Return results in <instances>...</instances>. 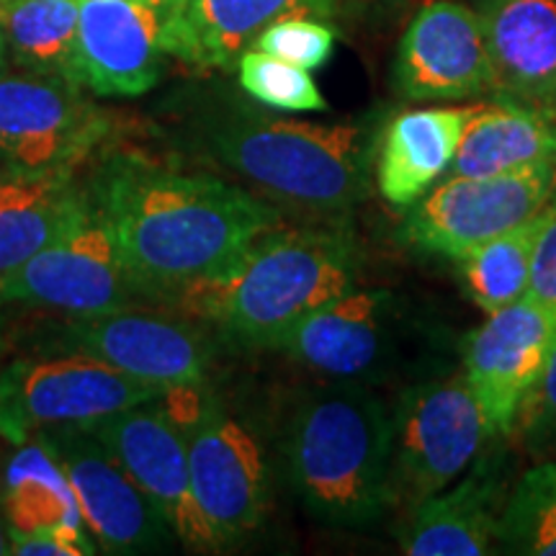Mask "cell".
<instances>
[{"label":"cell","mask_w":556,"mask_h":556,"mask_svg":"<svg viewBox=\"0 0 556 556\" xmlns=\"http://www.w3.org/2000/svg\"><path fill=\"white\" fill-rule=\"evenodd\" d=\"M142 299L178 291L227 266L287 214L232 180L114 152L86 184Z\"/></svg>","instance_id":"cell-1"},{"label":"cell","mask_w":556,"mask_h":556,"mask_svg":"<svg viewBox=\"0 0 556 556\" xmlns=\"http://www.w3.org/2000/svg\"><path fill=\"white\" fill-rule=\"evenodd\" d=\"M377 131L358 122L274 116L229 90L201 93L173 116V139L189 155L235 176L283 214L312 219H340L368 197Z\"/></svg>","instance_id":"cell-2"},{"label":"cell","mask_w":556,"mask_h":556,"mask_svg":"<svg viewBox=\"0 0 556 556\" xmlns=\"http://www.w3.org/2000/svg\"><path fill=\"white\" fill-rule=\"evenodd\" d=\"M358 276L361 253L343 222H283L168 304L227 343L274 348L299 319L356 289Z\"/></svg>","instance_id":"cell-3"},{"label":"cell","mask_w":556,"mask_h":556,"mask_svg":"<svg viewBox=\"0 0 556 556\" xmlns=\"http://www.w3.org/2000/svg\"><path fill=\"white\" fill-rule=\"evenodd\" d=\"M287 482L312 518L366 528L389 507L392 415L368 384L325 381L291 405L281 433Z\"/></svg>","instance_id":"cell-4"},{"label":"cell","mask_w":556,"mask_h":556,"mask_svg":"<svg viewBox=\"0 0 556 556\" xmlns=\"http://www.w3.org/2000/svg\"><path fill=\"white\" fill-rule=\"evenodd\" d=\"M189 446L193 495L219 552L240 546L266 520L268 462L258 438L229 415L212 389H178L163 397Z\"/></svg>","instance_id":"cell-5"},{"label":"cell","mask_w":556,"mask_h":556,"mask_svg":"<svg viewBox=\"0 0 556 556\" xmlns=\"http://www.w3.org/2000/svg\"><path fill=\"white\" fill-rule=\"evenodd\" d=\"M160 397L163 389L80 351L16 358L0 368V438L18 446L41 430L88 428Z\"/></svg>","instance_id":"cell-6"},{"label":"cell","mask_w":556,"mask_h":556,"mask_svg":"<svg viewBox=\"0 0 556 556\" xmlns=\"http://www.w3.org/2000/svg\"><path fill=\"white\" fill-rule=\"evenodd\" d=\"M495 441L467 377L405 389L392 415L389 507H415L467 471Z\"/></svg>","instance_id":"cell-7"},{"label":"cell","mask_w":556,"mask_h":556,"mask_svg":"<svg viewBox=\"0 0 556 556\" xmlns=\"http://www.w3.org/2000/svg\"><path fill=\"white\" fill-rule=\"evenodd\" d=\"M554 197L556 165L503 176H448L409 206L400 240L426 255L462 261L484 242L536 217Z\"/></svg>","instance_id":"cell-8"},{"label":"cell","mask_w":556,"mask_h":556,"mask_svg":"<svg viewBox=\"0 0 556 556\" xmlns=\"http://www.w3.org/2000/svg\"><path fill=\"white\" fill-rule=\"evenodd\" d=\"M114 119L70 80L0 75V160L21 173L78 170L111 137Z\"/></svg>","instance_id":"cell-9"},{"label":"cell","mask_w":556,"mask_h":556,"mask_svg":"<svg viewBox=\"0 0 556 556\" xmlns=\"http://www.w3.org/2000/svg\"><path fill=\"white\" fill-rule=\"evenodd\" d=\"M47 351H80L106 361L131 379L163 389L208 384L214 348L206 330L191 317H168L142 309L70 317L45 343Z\"/></svg>","instance_id":"cell-10"},{"label":"cell","mask_w":556,"mask_h":556,"mask_svg":"<svg viewBox=\"0 0 556 556\" xmlns=\"http://www.w3.org/2000/svg\"><path fill=\"white\" fill-rule=\"evenodd\" d=\"M137 299L142 294L90 197L80 219L0 287V304L50 307L70 317L129 309Z\"/></svg>","instance_id":"cell-11"},{"label":"cell","mask_w":556,"mask_h":556,"mask_svg":"<svg viewBox=\"0 0 556 556\" xmlns=\"http://www.w3.org/2000/svg\"><path fill=\"white\" fill-rule=\"evenodd\" d=\"M88 430L152 500L178 544L197 554H219L217 539L193 495L186 435L163 397L111 415Z\"/></svg>","instance_id":"cell-12"},{"label":"cell","mask_w":556,"mask_h":556,"mask_svg":"<svg viewBox=\"0 0 556 556\" xmlns=\"http://www.w3.org/2000/svg\"><path fill=\"white\" fill-rule=\"evenodd\" d=\"M37 438L65 469L88 533L103 552L152 554L165 552L176 541L168 520L88 428H52Z\"/></svg>","instance_id":"cell-13"},{"label":"cell","mask_w":556,"mask_h":556,"mask_svg":"<svg viewBox=\"0 0 556 556\" xmlns=\"http://www.w3.org/2000/svg\"><path fill=\"white\" fill-rule=\"evenodd\" d=\"M400 319L392 291L356 287L299 319L274 351L328 381L377 384L397 356Z\"/></svg>","instance_id":"cell-14"},{"label":"cell","mask_w":556,"mask_h":556,"mask_svg":"<svg viewBox=\"0 0 556 556\" xmlns=\"http://www.w3.org/2000/svg\"><path fill=\"white\" fill-rule=\"evenodd\" d=\"M392 88L413 103L467 101L495 93L477 11L462 0H428L397 41Z\"/></svg>","instance_id":"cell-15"},{"label":"cell","mask_w":556,"mask_h":556,"mask_svg":"<svg viewBox=\"0 0 556 556\" xmlns=\"http://www.w3.org/2000/svg\"><path fill=\"white\" fill-rule=\"evenodd\" d=\"M556 345V312L523 296L486 319L464 343V377L482 405L492 438L516 430L520 409L533 392Z\"/></svg>","instance_id":"cell-16"},{"label":"cell","mask_w":556,"mask_h":556,"mask_svg":"<svg viewBox=\"0 0 556 556\" xmlns=\"http://www.w3.org/2000/svg\"><path fill=\"white\" fill-rule=\"evenodd\" d=\"M165 13L148 0H80L78 83L101 99L150 93L163 67Z\"/></svg>","instance_id":"cell-17"},{"label":"cell","mask_w":556,"mask_h":556,"mask_svg":"<svg viewBox=\"0 0 556 556\" xmlns=\"http://www.w3.org/2000/svg\"><path fill=\"white\" fill-rule=\"evenodd\" d=\"M343 0H178L165 16V58L193 70H232L263 29L281 18L332 21Z\"/></svg>","instance_id":"cell-18"},{"label":"cell","mask_w":556,"mask_h":556,"mask_svg":"<svg viewBox=\"0 0 556 556\" xmlns=\"http://www.w3.org/2000/svg\"><path fill=\"white\" fill-rule=\"evenodd\" d=\"M482 24L495 93L556 122V0H469Z\"/></svg>","instance_id":"cell-19"},{"label":"cell","mask_w":556,"mask_h":556,"mask_svg":"<svg viewBox=\"0 0 556 556\" xmlns=\"http://www.w3.org/2000/svg\"><path fill=\"white\" fill-rule=\"evenodd\" d=\"M505 503L503 456L471 464L456 486H443L407 510L400 548L407 556H486L497 552Z\"/></svg>","instance_id":"cell-20"},{"label":"cell","mask_w":556,"mask_h":556,"mask_svg":"<svg viewBox=\"0 0 556 556\" xmlns=\"http://www.w3.org/2000/svg\"><path fill=\"white\" fill-rule=\"evenodd\" d=\"M475 106L397 111L377 131L374 180L392 206H413L451 170Z\"/></svg>","instance_id":"cell-21"},{"label":"cell","mask_w":556,"mask_h":556,"mask_svg":"<svg viewBox=\"0 0 556 556\" xmlns=\"http://www.w3.org/2000/svg\"><path fill=\"white\" fill-rule=\"evenodd\" d=\"M75 173H21L0 184V287L86 212L88 191Z\"/></svg>","instance_id":"cell-22"},{"label":"cell","mask_w":556,"mask_h":556,"mask_svg":"<svg viewBox=\"0 0 556 556\" xmlns=\"http://www.w3.org/2000/svg\"><path fill=\"white\" fill-rule=\"evenodd\" d=\"M544 165H556V122L520 103L492 99L475 106L448 176H503Z\"/></svg>","instance_id":"cell-23"},{"label":"cell","mask_w":556,"mask_h":556,"mask_svg":"<svg viewBox=\"0 0 556 556\" xmlns=\"http://www.w3.org/2000/svg\"><path fill=\"white\" fill-rule=\"evenodd\" d=\"M0 486L11 539L31 533H70L90 539L73 484L41 438L34 435L18 443Z\"/></svg>","instance_id":"cell-24"},{"label":"cell","mask_w":556,"mask_h":556,"mask_svg":"<svg viewBox=\"0 0 556 556\" xmlns=\"http://www.w3.org/2000/svg\"><path fill=\"white\" fill-rule=\"evenodd\" d=\"M80 0H5L0 31L18 73L78 83Z\"/></svg>","instance_id":"cell-25"},{"label":"cell","mask_w":556,"mask_h":556,"mask_svg":"<svg viewBox=\"0 0 556 556\" xmlns=\"http://www.w3.org/2000/svg\"><path fill=\"white\" fill-rule=\"evenodd\" d=\"M546 208L516 229H507L500 238L484 242L458 263V278L467 296L484 315L510 307L528 296L531 283L533 248H536Z\"/></svg>","instance_id":"cell-26"},{"label":"cell","mask_w":556,"mask_h":556,"mask_svg":"<svg viewBox=\"0 0 556 556\" xmlns=\"http://www.w3.org/2000/svg\"><path fill=\"white\" fill-rule=\"evenodd\" d=\"M497 552L556 556V458L523 471L505 497L497 523Z\"/></svg>","instance_id":"cell-27"},{"label":"cell","mask_w":556,"mask_h":556,"mask_svg":"<svg viewBox=\"0 0 556 556\" xmlns=\"http://www.w3.org/2000/svg\"><path fill=\"white\" fill-rule=\"evenodd\" d=\"M235 70H238V86L242 93L261 106L294 111V114L328 111V101L319 93L309 70L296 67L261 50L242 52Z\"/></svg>","instance_id":"cell-28"},{"label":"cell","mask_w":556,"mask_h":556,"mask_svg":"<svg viewBox=\"0 0 556 556\" xmlns=\"http://www.w3.org/2000/svg\"><path fill=\"white\" fill-rule=\"evenodd\" d=\"M338 29L325 18L291 16L270 24L258 34L250 50H261L274 54L278 60H287L291 65L309 70L325 67L336 54Z\"/></svg>","instance_id":"cell-29"},{"label":"cell","mask_w":556,"mask_h":556,"mask_svg":"<svg viewBox=\"0 0 556 556\" xmlns=\"http://www.w3.org/2000/svg\"><path fill=\"white\" fill-rule=\"evenodd\" d=\"M528 454L548 462L556 458V345L544 371L520 409L518 426Z\"/></svg>","instance_id":"cell-30"},{"label":"cell","mask_w":556,"mask_h":556,"mask_svg":"<svg viewBox=\"0 0 556 556\" xmlns=\"http://www.w3.org/2000/svg\"><path fill=\"white\" fill-rule=\"evenodd\" d=\"M528 296L539 299L541 304L556 312V197L546 206V219L541 225L536 248H533Z\"/></svg>","instance_id":"cell-31"},{"label":"cell","mask_w":556,"mask_h":556,"mask_svg":"<svg viewBox=\"0 0 556 556\" xmlns=\"http://www.w3.org/2000/svg\"><path fill=\"white\" fill-rule=\"evenodd\" d=\"M93 539L70 536V533H31L11 539V554L16 556H88L96 554Z\"/></svg>","instance_id":"cell-32"},{"label":"cell","mask_w":556,"mask_h":556,"mask_svg":"<svg viewBox=\"0 0 556 556\" xmlns=\"http://www.w3.org/2000/svg\"><path fill=\"white\" fill-rule=\"evenodd\" d=\"M11 554V536H9V523H5V510H3V486H0V556Z\"/></svg>","instance_id":"cell-33"},{"label":"cell","mask_w":556,"mask_h":556,"mask_svg":"<svg viewBox=\"0 0 556 556\" xmlns=\"http://www.w3.org/2000/svg\"><path fill=\"white\" fill-rule=\"evenodd\" d=\"M11 70V60H9V50H5V39H3V31H0V75L9 73Z\"/></svg>","instance_id":"cell-34"},{"label":"cell","mask_w":556,"mask_h":556,"mask_svg":"<svg viewBox=\"0 0 556 556\" xmlns=\"http://www.w3.org/2000/svg\"><path fill=\"white\" fill-rule=\"evenodd\" d=\"M13 176H21V170H16V168H11L9 163H3V160H0V184H3V180H9V178H13Z\"/></svg>","instance_id":"cell-35"},{"label":"cell","mask_w":556,"mask_h":556,"mask_svg":"<svg viewBox=\"0 0 556 556\" xmlns=\"http://www.w3.org/2000/svg\"><path fill=\"white\" fill-rule=\"evenodd\" d=\"M148 3H152V5H157V9H160V11H163V13H165V16H168V13H170V9H173V5H176V3H178V0H148Z\"/></svg>","instance_id":"cell-36"},{"label":"cell","mask_w":556,"mask_h":556,"mask_svg":"<svg viewBox=\"0 0 556 556\" xmlns=\"http://www.w3.org/2000/svg\"><path fill=\"white\" fill-rule=\"evenodd\" d=\"M345 3V0H343ZM356 3H384V5H400L405 3V0H356Z\"/></svg>","instance_id":"cell-37"},{"label":"cell","mask_w":556,"mask_h":556,"mask_svg":"<svg viewBox=\"0 0 556 556\" xmlns=\"http://www.w3.org/2000/svg\"><path fill=\"white\" fill-rule=\"evenodd\" d=\"M5 351V332H3V319H0V356H3Z\"/></svg>","instance_id":"cell-38"},{"label":"cell","mask_w":556,"mask_h":556,"mask_svg":"<svg viewBox=\"0 0 556 556\" xmlns=\"http://www.w3.org/2000/svg\"><path fill=\"white\" fill-rule=\"evenodd\" d=\"M3 5H5V0H0V11H3Z\"/></svg>","instance_id":"cell-39"}]
</instances>
